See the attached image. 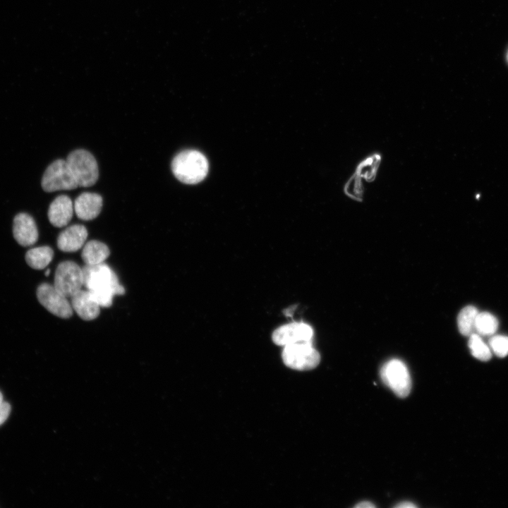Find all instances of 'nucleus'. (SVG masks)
I'll return each mask as SVG.
<instances>
[{"mask_svg": "<svg viewBox=\"0 0 508 508\" xmlns=\"http://www.w3.org/2000/svg\"><path fill=\"white\" fill-rule=\"evenodd\" d=\"M74 211L82 220H92L100 213L102 207V198L95 193L85 192L75 200Z\"/></svg>", "mask_w": 508, "mask_h": 508, "instance_id": "12", "label": "nucleus"}, {"mask_svg": "<svg viewBox=\"0 0 508 508\" xmlns=\"http://www.w3.org/2000/svg\"><path fill=\"white\" fill-rule=\"evenodd\" d=\"M382 382L399 397H406L411 389V379L405 363L399 359H391L380 369Z\"/></svg>", "mask_w": 508, "mask_h": 508, "instance_id": "5", "label": "nucleus"}, {"mask_svg": "<svg viewBox=\"0 0 508 508\" xmlns=\"http://www.w3.org/2000/svg\"><path fill=\"white\" fill-rule=\"evenodd\" d=\"M109 254L110 250L106 244L92 240L85 244L81 257L85 265H95L104 262Z\"/></svg>", "mask_w": 508, "mask_h": 508, "instance_id": "15", "label": "nucleus"}, {"mask_svg": "<svg viewBox=\"0 0 508 508\" xmlns=\"http://www.w3.org/2000/svg\"><path fill=\"white\" fill-rule=\"evenodd\" d=\"M498 328V320L491 313L482 312L478 313L475 321V332L482 336H490Z\"/></svg>", "mask_w": 508, "mask_h": 508, "instance_id": "19", "label": "nucleus"}, {"mask_svg": "<svg viewBox=\"0 0 508 508\" xmlns=\"http://www.w3.org/2000/svg\"><path fill=\"white\" fill-rule=\"evenodd\" d=\"M478 313L477 308L473 306H467L459 312L457 325L461 334L470 336L475 332V321Z\"/></svg>", "mask_w": 508, "mask_h": 508, "instance_id": "18", "label": "nucleus"}, {"mask_svg": "<svg viewBox=\"0 0 508 508\" xmlns=\"http://www.w3.org/2000/svg\"><path fill=\"white\" fill-rule=\"evenodd\" d=\"M506 59H507V62L508 64V50H507V54H506Z\"/></svg>", "mask_w": 508, "mask_h": 508, "instance_id": "28", "label": "nucleus"}, {"mask_svg": "<svg viewBox=\"0 0 508 508\" xmlns=\"http://www.w3.org/2000/svg\"><path fill=\"white\" fill-rule=\"evenodd\" d=\"M344 192L346 196L353 200L363 201L364 187L362 179L353 173L344 184Z\"/></svg>", "mask_w": 508, "mask_h": 508, "instance_id": "21", "label": "nucleus"}, {"mask_svg": "<svg viewBox=\"0 0 508 508\" xmlns=\"http://www.w3.org/2000/svg\"><path fill=\"white\" fill-rule=\"evenodd\" d=\"M356 507L358 508H369V507H375V505L370 503V502H362L358 503L355 506Z\"/></svg>", "mask_w": 508, "mask_h": 508, "instance_id": "25", "label": "nucleus"}, {"mask_svg": "<svg viewBox=\"0 0 508 508\" xmlns=\"http://www.w3.org/2000/svg\"><path fill=\"white\" fill-rule=\"evenodd\" d=\"M490 350L499 357L508 355V337L504 335H495L489 340Z\"/></svg>", "mask_w": 508, "mask_h": 508, "instance_id": "22", "label": "nucleus"}, {"mask_svg": "<svg viewBox=\"0 0 508 508\" xmlns=\"http://www.w3.org/2000/svg\"><path fill=\"white\" fill-rule=\"evenodd\" d=\"M73 310L83 320L89 321L97 318L100 306L88 290L82 289L71 296Z\"/></svg>", "mask_w": 508, "mask_h": 508, "instance_id": "11", "label": "nucleus"}, {"mask_svg": "<svg viewBox=\"0 0 508 508\" xmlns=\"http://www.w3.org/2000/svg\"><path fill=\"white\" fill-rule=\"evenodd\" d=\"M83 272V286L100 307H110L115 295L124 294V287L119 284L116 274L107 264L85 265Z\"/></svg>", "mask_w": 508, "mask_h": 508, "instance_id": "1", "label": "nucleus"}, {"mask_svg": "<svg viewBox=\"0 0 508 508\" xmlns=\"http://www.w3.org/2000/svg\"><path fill=\"white\" fill-rule=\"evenodd\" d=\"M174 176L186 184H196L202 181L208 173V162L200 152L186 150L178 153L171 162Z\"/></svg>", "mask_w": 508, "mask_h": 508, "instance_id": "2", "label": "nucleus"}, {"mask_svg": "<svg viewBox=\"0 0 508 508\" xmlns=\"http://www.w3.org/2000/svg\"><path fill=\"white\" fill-rule=\"evenodd\" d=\"M11 406L8 403L2 401L0 404V425L5 422L9 416Z\"/></svg>", "mask_w": 508, "mask_h": 508, "instance_id": "23", "label": "nucleus"}, {"mask_svg": "<svg viewBox=\"0 0 508 508\" xmlns=\"http://www.w3.org/2000/svg\"><path fill=\"white\" fill-rule=\"evenodd\" d=\"M313 328L308 324L293 322L283 325L274 330L272 334V341L279 346L312 341Z\"/></svg>", "mask_w": 508, "mask_h": 508, "instance_id": "9", "label": "nucleus"}, {"mask_svg": "<svg viewBox=\"0 0 508 508\" xmlns=\"http://www.w3.org/2000/svg\"><path fill=\"white\" fill-rule=\"evenodd\" d=\"M395 507L399 508H414L416 507V505L410 502H404L396 505Z\"/></svg>", "mask_w": 508, "mask_h": 508, "instance_id": "24", "label": "nucleus"}, {"mask_svg": "<svg viewBox=\"0 0 508 508\" xmlns=\"http://www.w3.org/2000/svg\"><path fill=\"white\" fill-rule=\"evenodd\" d=\"M87 237V231L82 224H74L62 231L57 238V246L64 252H75L80 249Z\"/></svg>", "mask_w": 508, "mask_h": 508, "instance_id": "14", "label": "nucleus"}, {"mask_svg": "<svg viewBox=\"0 0 508 508\" xmlns=\"http://www.w3.org/2000/svg\"><path fill=\"white\" fill-rule=\"evenodd\" d=\"M37 298L41 305L49 312L61 318H69L73 308L67 296L61 293L54 284H41L37 289Z\"/></svg>", "mask_w": 508, "mask_h": 508, "instance_id": "8", "label": "nucleus"}, {"mask_svg": "<svg viewBox=\"0 0 508 508\" xmlns=\"http://www.w3.org/2000/svg\"><path fill=\"white\" fill-rule=\"evenodd\" d=\"M42 189L48 193L60 190H72L78 186L66 160L59 159L46 169L41 182Z\"/></svg>", "mask_w": 508, "mask_h": 508, "instance_id": "6", "label": "nucleus"}, {"mask_svg": "<svg viewBox=\"0 0 508 508\" xmlns=\"http://www.w3.org/2000/svg\"><path fill=\"white\" fill-rule=\"evenodd\" d=\"M283 347V362L291 369L310 370L316 368L320 361V353L313 347L312 341L298 342Z\"/></svg>", "mask_w": 508, "mask_h": 508, "instance_id": "3", "label": "nucleus"}, {"mask_svg": "<svg viewBox=\"0 0 508 508\" xmlns=\"http://www.w3.org/2000/svg\"><path fill=\"white\" fill-rule=\"evenodd\" d=\"M3 401V396L0 392V404Z\"/></svg>", "mask_w": 508, "mask_h": 508, "instance_id": "27", "label": "nucleus"}, {"mask_svg": "<svg viewBox=\"0 0 508 508\" xmlns=\"http://www.w3.org/2000/svg\"><path fill=\"white\" fill-rule=\"evenodd\" d=\"M66 160L79 186L89 187L97 182L98 166L90 152L82 149L76 150L71 152Z\"/></svg>", "mask_w": 508, "mask_h": 508, "instance_id": "4", "label": "nucleus"}, {"mask_svg": "<svg viewBox=\"0 0 508 508\" xmlns=\"http://www.w3.org/2000/svg\"><path fill=\"white\" fill-rule=\"evenodd\" d=\"M49 273H50V270H49V269H47V270L45 271L44 274H45L46 276H48V275L49 274Z\"/></svg>", "mask_w": 508, "mask_h": 508, "instance_id": "26", "label": "nucleus"}, {"mask_svg": "<svg viewBox=\"0 0 508 508\" xmlns=\"http://www.w3.org/2000/svg\"><path fill=\"white\" fill-rule=\"evenodd\" d=\"M13 234L17 243L22 246L35 243L39 234L32 217L24 212L16 214L13 222Z\"/></svg>", "mask_w": 508, "mask_h": 508, "instance_id": "10", "label": "nucleus"}, {"mask_svg": "<svg viewBox=\"0 0 508 508\" xmlns=\"http://www.w3.org/2000/svg\"><path fill=\"white\" fill-rule=\"evenodd\" d=\"M468 347L473 356L478 360L487 361L492 356L490 346L483 341L477 333L474 332L469 336Z\"/></svg>", "mask_w": 508, "mask_h": 508, "instance_id": "20", "label": "nucleus"}, {"mask_svg": "<svg viewBox=\"0 0 508 508\" xmlns=\"http://www.w3.org/2000/svg\"><path fill=\"white\" fill-rule=\"evenodd\" d=\"M54 286L66 296H72L83 286V268L70 260L59 263L56 269Z\"/></svg>", "mask_w": 508, "mask_h": 508, "instance_id": "7", "label": "nucleus"}, {"mask_svg": "<svg viewBox=\"0 0 508 508\" xmlns=\"http://www.w3.org/2000/svg\"><path fill=\"white\" fill-rule=\"evenodd\" d=\"M54 251L48 246L32 248L25 254L27 264L35 270L44 269L52 260Z\"/></svg>", "mask_w": 508, "mask_h": 508, "instance_id": "16", "label": "nucleus"}, {"mask_svg": "<svg viewBox=\"0 0 508 508\" xmlns=\"http://www.w3.org/2000/svg\"><path fill=\"white\" fill-rule=\"evenodd\" d=\"M73 209V202L68 196H57L49 207L47 215L49 222L56 227L66 226L72 219Z\"/></svg>", "mask_w": 508, "mask_h": 508, "instance_id": "13", "label": "nucleus"}, {"mask_svg": "<svg viewBox=\"0 0 508 508\" xmlns=\"http://www.w3.org/2000/svg\"><path fill=\"white\" fill-rule=\"evenodd\" d=\"M381 161V155L373 153L358 163L354 173L362 179L373 182L377 176Z\"/></svg>", "mask_w": 508, "mask_h": 508, "instance_id": "17", "label": "nucleus"}]
</instances>
